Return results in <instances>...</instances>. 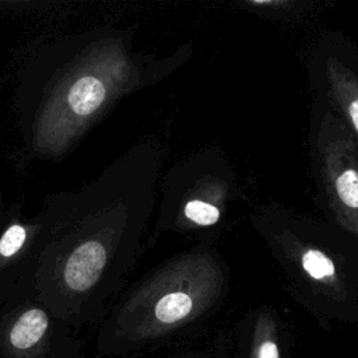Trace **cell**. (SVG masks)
I'll return each instance as SVG.
<instances>
[{
	"mask_svg": "<svg viewBox=\"0 0 358 358\" xmlns=\"http://www.w3.org/2000/svg\"><path fill=\"white\" fill-rule=\"evenodd\" d=\"M41 235L39 213L32 218L13 217L0 232V278H31Z\"/></svg>",
	"mask_w": 358,
	"mask_h": 358,
	"instance_id": "obj_4",
	"label": "cell"
},
{
	"mask_svg": "<svg viewBox=\"0 0 358 358\" xmlns=\"http://www.w3.org/2000/svg\"><path fill=\"white\" fill-rule=\"evenodd\" d=\"M345 110H347V116L350 119V122L352 123L357 134H358V95L357 94H351L350 91L345 95Z\"/></svg>",
	"mask_w": 358,
	"mask_h": 358,
	"instance_id": "obj_10",
	"label": "cell"
},
{
	"mask_svg": "<svg viewBox=\"0 0 358 358\" xmlns=\"http://www.w3.org/2000/svg\"><path fill=\"white\" fill-rule=\"evenodd\" d=\"M108 183L105 173L77 192H62L45 201L31 275L41 294L85 298L109 274L119 248V225L113 222Z\"/></svg>",
	"mask_w": 358,
	"mask_h": 358,
	"instance_id": "obj_1",
	"label": "cell"
},
{
	"mask_svg": "<svg viewBox=\"0 0 358 358\" xmlns=\"http://www.w3.org/2000/svg\"><path fill=\"white\" fill-rule=\"evenodd\" d=\"M185 215L197 225H213L220 218V210L203 200H190L185 206Z\"/></svg>",
	"mask_w": 358,
	"mask_h": 358,
	"instance_id": "obj_9",
	"label": "cell"
},
{
	"mask_svg": "<svg viewBox=\"0 0 358 358\" xmlns=\"http://www.w3.org/2000/svg\"><path fill=\"white\" fill-rule=\"evenodd\" d=\"M49 313L36 305L20 310L6 329V345L14 354L24 355L35 351L49 333Z\"/></svg>",
	"mask_w": 358,
	"mask_h": 358,
	"instance_id": "obj_5",
	"label": "cell"
},
{
	"mask_svg": "<svg viewBox=\"0 0 358 358\" xmlns=\"http://www.w3.org/2000/svg\"><path fill=\"white\" fill-rule=\"evenodd\" d=\"M249 358H281L275 323L266 313L255 324Z\"/></svg>",
	"mask_w": 358,
	"mask_h": 358,
	"instance_id": "obj_6",
	"label": "cell"
},
{
	"mask_svg": "<svg viewBox=\"0 0 358 358\" xmlns=\"http://www.w3.org/2000/svg\"><path fill=\"white\" fill-rule=\"evenodd\" d=\"M334 192L347 210L358 211V169L351 166L340 171L334 179Z\"/></svg>",
	"mask_w": 358,
	"mask_h": 358,
	"instance_id": "obj_7",
	"label": "cell"
},
{
	"mask_svg": "<svg viewBox=\"0 0 358 358\" xmlns=\"http://www.w3.org/2000/svg\"><path fill=\"white\" fill-rule=\"evenodd\" d=\"M73 43V57L46 78L43 95L36 101L32 144L39 151L57 152L67 148L112 101L119 90L120 67L101 63V48L95 41Z\"/></svg>",
	"mask_w": 358,
	"mask_h": 358,
	"instance_id": "obj_2",
	"label": "cell"
},
{
	"mask_svg": "<svg viewBox=\"0 0 358 358\" xmlns=\"http://www.w3.org/2000/svg\"><path fill=\"white\" fill-rule=\"evenodd\" d=\"M208 296L203 284L175 282L148 288L124 305L117 319L119 329L131 341L165 336L194 319Z\"/></svg>",
	"mask_w": 358,
	"mask_h": 358,
	"instance_id": "obj_3",
	"label": "cell"
},
{
	"mask_svg": "<svg viewBox=\"0 0 358 358\" xmlns=\"http://www.w3.org/2000/svg\"><path fill=\"white\" fill-rule=\"evenodd\" d=\"M302 267L316 281H329L334 277L333 262L320 250L309 249L302 255Z\"/></svg>",
	"mask_w": 358,
	"mask_h": 358,
	"instance_id": "obj_8",
	"label": "cell"
}]
</instances>
